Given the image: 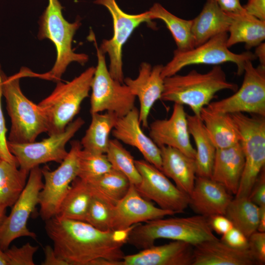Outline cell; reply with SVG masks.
<instances>
[{
    "label": "cell",
    "mask_w": 265,
    "mask_h": 265,
    "mask_svg": "<svg viewBox=\"0 0 265 265\" xmlns=\"http://www.w3.org/2000/svg\"><path fill=\"white\" fill-rule=\"evenodd\" d=\"M136 225L103 231L84 221L53 217L45 220V229L55 253L68 265H118L125 256L122 246Z\"/></svg>",
    "instance_id": "1"
},
{
    "label": "cell",
    "mask_w": 265,
    "mask_h": 265,
    "mask_svg": "<svg viewBox=\"0 0 265 265\" xmlns=\"http://www.w3.org/2000/svg\"><path fill=\"white\" fill-rule=\"evenodd\" d=\"M237 84L229 81L222 67L214 65L209 72L193 70L186 75L175 74L164 78L161 100L188 106L193 114L200 117L202 109L208 106L219 91H236Z\"/></svg>",
    "instance_id": "2"
},
{
    "label": "cell",
    "mask_w": 265,
    "mask_h": 265,
    "mask_svg": "<svg viewBox=\"0 0 265 265\" xmlns=\"http://www.w3.org/2000/svg\"><path fill=\"white\" fill-rule=\"evenodd\" d=\"M160 218L137 224L131 231L127 243L139 249L154 245L159 238L184 241L193 246L218 239L213 233L208 218L199 214L186 217Z\"/></svg>",
    "instance_id": "3"
},
{
    "label": "cell",
    "mask_w": 265,
    "mask_h": 265,
    "mask_svg": "<svg viewBox=\"0 0 265 265\" xmlns=\"http://www.w3.org/2000/svg\"><path fill=\"white\" fill-rule=\"evenodd\" d=\"M59 0H48V4L39 22L37 37L40 40L48 39L55 46L56 58L49 72L38 74V77L55 81L60 80L67 67L76 62L82 65L88 60L85 53H75L72 47L74 36L81 25L80 19L70 23L64 18Z\"/></svg>",
    "instance_id": "4"
},
{
    "label": "cell",
    "mask_w": 265,
    "mask_h": 265,
    "mask_svg": "<svg viewBox=\"0 0 265 265\" xmlns=\"http://www.w3.org/2000/svg\"><path fill=\"white\" fill-rule=\"evenodd\" d=\"M22 77H25L23 69L10 77L4 74L2 83V95L11 122L7 141L15 143L34 142L39 134L48 130L47 120L41 107L27 99L21 89Z\"/></svg>",
    "instance_id": "5"
},
{
    "label": "cell",
    "mask_w": 265,
    "mask_h": 265,
    "mask_svg": "<svg viewBox=\"0 0 265 265\" xmlns=\"http://www.w3.org/2000/svg\"><path fill=\"white\" fill-rule=\"evenodd\" d=\"M95 71L91 66L69 82L57 81L51 94L38 104L47 118L49 136L64 132L78 113L89 96Z\"/></svg>",
    "instance_id": "6"
},
{
    "label": "cell",
    "mask_w": 265,
    "mask_h": 265,
    "mask_svg": "<svg viewBox=\"0 0 265 265\" xmlns=\"http://www.w3.org/2000/svg\"><path fill=\"white\" fill-rule=\"evenodd\" d=\"M240 137L244 166L236 197H248L265 165V116L231 114Z\"/></svg>",
    "instance_id": "7"
},
{
    "label": "cell",
    "mask_w": 265,
    "mask_h": 265,
    "mask_svg": "<svg viewBox=\"0 0 265 265\" xmlns=\"http://www.w3.org/2000/svg\"><path fill=\"white\" fill-rule=\"evenodd\" d=\"M228 36V32L221 33L190 50H175L172 59L163 66L161 77L164 79L173 76L183 68L191 65H219L225 62L235 63L237 66V74L241 75L245 63L257 58L249 51L240 53L231 52L227 45Z\"/></svg>",
    "instance_id": "8"
},
{
    "label": "cell",
    "mask_w": 265,
    "mask_h": 265,
    "mask_svg": "<svg viewBox=\"0 0 265 265\" xmlns=\"http://www.w3.org/2000/svg\"><path fill=\"white\" fill-rule=\"evenodd\" d=\"M93 38L97 52V64L91 86L90 113L106 111L121 117L134 107L136 97L124 83L111 76L105 54L100 50L95 37Z\"/></svg>",
    "instance_id": "9"
},
{
    "label": "cell",
    "mask_w": 265,
    "mask_h": 265,
    "mask_svg": "<svg viewBox=\"0 0 265 265\" xmlns=\"http://www.w3.org/2000/svg\"><path fill=\"white\" fill-rule=\"evenodd\" d=\"M82 148L80 141L71 142V149L67 156L55 170L51 171L45 166L41 169L44 186L39 193V213L44 220L54 217L71 187L78 177V155Z\"/></svg>",
    "instance_id": "10"
},
{
    "label": "cell",
    "mask_w": 265,
    "mask_h": 265,
    "mask_svg": "<svg viewBox=\"0 0 265 265\" xmlns=\"http://www.w3.org/2000/svg\"><path fill=\"white\" fill-rule=\"evenodd\" d=\"M81 117L72 121L61 133L50 135L41 141L15 143L7 141L10 153L16 158L20 169L29 172L32 168L50 161L61 163L68 154L67 143L83 125Z\"/></svg>",
    "instance_id": "11"
},
{
    "label": "cell",
    "mask_w": 265,
    "mask_h": 265,
    "mask_svg": "<svg viewBox=\"0 0 265 265\" xmlns=\"http://www.w3.org/2000/svg\"><path fill=\"white\" fill-rule=\"evenodd\" d=\"M240 87L226 98L211 102L207 106L216 112L234 114L248 113L265 116V67H255L252 61L245 64Z\"/></svg>",
    "instance_id": "12"
},
{
    "label": "cell",
    "mask_w": 265,
    "mask_h": 265,
    "mask_svg": "<svg viewBox=\"0 0 265 265\" xmlns=\"http://www.w3.org/2000/svg\"><path fill=\"white\" fill-rule=\"evenodd\" d=\"M96 4L106 7L109 12L113 22V33L109 39L104 40L99 47L109 58L108 71L115 80L124 83L122 50L134 30L143 23H150L152 20L148 11L137 14L124 12L116 0H95Z\"/></svg>",
    "instance_id": "13"
},
{
    "label": "cell",
    "mask_w": 265,
    "mask_h": 265,
    "mask_svg": "<svg viewBox=\"0 0 265 265\" xmlns=\"http://www.w3.org/2000/svg\"><path fill=\"white\" fill-rule=\"evenodd\" d=\"M43 186L41 168H32L24 189L0 227V245L3 250L17 238L27 237L36 239V235L28 229L27 223L39 204V193Z\"/></svg>",
    "instance_id": "14"
},
{
    "label": "cell",
    "mask_w": 265,
    "mask_h": 265,
    "mask_svg": "<svg viewBox=\"0 0 265 265\" xmlns=\"http://www.w3.org/2000/svg\"><path fill=\"white\" fill-rule=\"evenodd\" d=\"M135 164L141 178L139 184L135 187L142 197L175 214L185 211L189 205L188 195L179 189L159 169L145 159L135 160Z\"/></svg>",
    "instance_id": "15"
},
{
    "label": "cell",
    "mask_w": 265,
    "mask_h": 265,
    "mask_svg": "<svg viewBox=\"0 0 265 265\" xmlns=\"http://www.w3.org/2000/svg\"><path fill=\"white\" fill-rule=\"evenodd\" d=\"M149 128L150 137L159 148L171 147L195 159L196 151L190 142L184 106L174 104L168 119L156 120L150 124Z\"/></svg>",
    "instance_id": "16"
},
{
    "label": "cell",
    "mask_w": 265,
    "mask_h": 265,
    "mask_svg": "<svg viewBox=\"0 0 265 265\" xmlns=\"http://www.w3.org/2000/svg\"><path fill=\"white\" fill-rule=\"evenodd\" d=\"M175 213L155 206L142 197L131 184L126 194L114 207L112 230L126 229L132 226L164 218Z\"/></svg>",
    "instance_id": "17"
},
{
    "label": "cell",
    "mask_w": 265,
    "mask_h": 265,
    "mask_svg": "<svg viewBox=\"0 0 265 265\" xmlns=\"http://www.w3.org/2000/svg\"><path fill=\"white\" fill-rule=\"evenodd\" d=\"M163 66L161 64L152 66L143 62L140 65L135 79L127 77L124 80V83L139 100V119L144 128L148 127V117L152 107L157 101L161 99L164 83L161 75Z\"/></svg>",
    "instance_id": "18"
},
{
    "label": "cell",
    "mask_w": 265,
    "mask_h": 265,
    "mask_svg": "<svg viewBox=\"0 0 265 265\" xmlns=\"http://www.w3.org/2000/svg\"><path fill=\"white\" fill-rule=\"evenodd\" d=\"M140 125L139 110L134 106L127 114L117 118L112 134L115 139L136 148L145 160L161 171L160 148L144 133Z\"/></svg>",
    "instance_id": "19"
},
{
    "label": "cell",
    "mask_w": 265,
    "mask_h": 265,
    "mask_svg": "<svg viewBox=\"0 0 265 265\" xmlns=\"http://www.w3.org/2000/svg\"><path fill=\"white\" fill-rule=\"evenodd\" d=\"M193 248L191 244L178 240L154 245L137 253L125 255L118 265H191Z\"/></svg>",
    "instance_id": "20"
},
{
    "label": "cell",
    "mask_w": 265,
    "mask_h": 265,
    "mask_svg": "<svg viewBox=\"0 0 265 265\" xmlns=\"http://www.w3.org/2000/svg\"><path fill=\"white\" fill-rule=\"evenodd\" d=\"M232 199L231 193L220 184L210 178L196 176L189 205L197 214L209 217L225 215Z\"/></svg>",
    "instance_id": "21"
},
{
    "label": "cell",
    "mask_w": 265,
    "mask_h": 265,
    "mask_svg": "<svg viewBox=\"0 0 265 265\" xmlns=\"http://www.w3.org/2000/svg\"><path fill=\"white\" fill-rule=\"evenodd\" d=\"M253 265L258 264L249 248H234L218 239L193 246L191 265Z\"/></svg>",
    "instance_id": "22"
},
{
    "label": "cell",
    "mask_w": 265,
    "mask_h": 265,
    "mask_svg": "<svg viewBox=\"0 0 265 265\" xmlns=\"http://www.w3.org/2000/svg\"><path fill=\"white\" fill-rule=\"evenodd\" d=\"M244 166V157L240 142L233 146L216 149L211 179L236 195Z\"/></svg>",
    "instance_id": "23"
},
{
    "label": "cell",
    "mask_w": 265,
    "mask_h": 265,
    "mask_svg": "<svg viewBox=\"0 0 265 265\" xmlns=\"http://www.w3.org/2000/svg\"><path fill=\"white\" fill-rule=\"evenodd\" d=\"M159 148L161 171L174 181L179 189L189 196L196 178L195 159L171 147L163 146Z\"/></svg>",
    "instance_id": "24"
},
{
    "label": "cell",
    "mask_w": 265,
    "mask_h": 265,
    "mask_svg": "<svg viewBox=\"0 0 265 265\" xmlns=\"http://www.w3.org/2000/svg\"><path fill=\"white\" fill-rule=\"evenodd\" d=\"M231 21V14L223 11L216 0H207L201 12L192 20L194 47L218 34L228 32Z\"/></svg>",
    "instance_id": "25"
},
{
    "label": "cell",
    "mask_w": 265,
    "mask_h": 265,
    "mask_svg": "<svg viewBox=\"0 0 265 265\" xmlns=\"http://www.w3.org/2000/svg\"><path fill=\"white\" fill-rule=\"evenodd\" d=\"M200 117L216 149L228 148L240 142V135L230 114L216 112L205 106Z\"/></svg>",
    "instance_id": "26"
},
{
    "label": "cell",
    "mask_w": 265,
    "mask_h": 265,
    "mask_svg": "<svg viewBox=\"0 0 265 265\" xmlns=\"http://www.w3.org/2000/svg\"><path fill=\"white\" fill-rule=\"evenodd\" d=\"M230 14L232 21L227 41L229 48L236 44L244 43L245 49L249 50L263 42L265 39V21L246 12Z\"/></svg>",
    "instance_id": "27"
},
{
    "label": "cell",
    "mask_w": 265,
    "mask_h": 265,
    "mask_svg": "<svg viewBox=\"0 0 265 265\" xmlns=\"http://www.w3.org/2000/svg\"><path fill=\"white\" fill-rule=\"evenodd\" d=\"M190 135L196 146V176L211 178L216 148L210 139L200 117L187 115Z\"/></svg>",
    "instance_id": "28"
},
{
    "label": "cell",
    "mask_w": 265,
    "mask_h": 265,
    "mask_svg": "<svg viewBox=\"0 0 265 265\" xmlns=\"http://www.w3.org/2000/svg\"><path fill=\"white\" fill-rule=\"evenodd\" d=\"M91 114V123L80 141V144L86 150L106 154L109 145V134L118 117L108 111Z\"/></svg>",
    "instance_id": "29"
},
{
    "label": "cell",
    "mask_w": 265,
    "mask_h": 265,
    "mask_svg": "<svg viewBox=\"0 0 265 265\" xmlns=\"http://www.w3.org/2000/svg\"><path fill=\"white\" fill-rule=\"evenodd\" d=\"M93 197L87 183L77 177L54 217L84 221Z\"/></svg>",
    "instance_id": "30"
},
{
    "label": "cell",
    "mask_w": 265,
    "mask_h": 265,
    "mask_svg": "<svg viewBox=\"0 0 265 265\" xmlns=\"http://www.w3.org/2000/svg\"><path fill=\"white\" fill-rule=\"evenodd\" d=\"M86 183L93 196L113 206L126 194L131 185L125 175L113 168L97 179Z\"/></svg>",
    "instance_id": "31"
},
{
    "label": "cell",
    "mask_w": 265,
    "mask_h": 265,
    "mask_svg": "<svg viewBox=\"0 0 265 265\" xmlns=\"http://www.w3.org/2000/svg\"><path fill=\"white\" fill-rule=\"evenodd\" d=\"M148 11L152 20L159 19L165 23L176 43V50L186 51L194 48L192 20H186L174 15L159 3H154Z\"/></svg>",
    "instance_id": "32"
},
{
    "label": "cell",
    "mask_w": 265,
    "mask_h": 265,
    "mask_svg": "<svg viewBox=\"0 0 265 265\" xmlns=\"http://www.w3.org/2000/svg\"><path fill=\"white\" fill-rule=\"evenodd\" d=\"M0 160V206L12 207L24 189L29 172Z\"/></svg>",
    "instance_id": "33"
},
{
    "label": "cell",
    "mask_w": 265,
    "mask_h": 265,
    "mask_svg": "<svg viewBox=\"0 0 265 265\" xmlns=\"http://www.w3.org/2000/svg\"><path fill=\"white\" fill-rule=\"evenodd\" d=\"M260 207L248 197H235L229 203L225 215L233 226L248 238L257 230Z\"/></svg>",
    "instance_id": "34"
},
{
    "label": "cell",
    "mask_w": 265,
    "mask_h": 265,
    "mask_svg": "<svg viewBox=\"0 0 265 265\" xmlns=\"http://www.w3.org/2000/svg\"><path fill=\"white\" fill-rule=\"evenodd\" d=\"M106 155L113 169L125 175L131 184L135 186L139 184L141 178L135 160L118 140L110 139Z\"/></svg>",
    "instance_id": "35"
},
{
    "label": "cell",
    "mask_w": 265,
    "mask_h": 265,
    "mask_svg": "<svg viewBox=\"0 0 265 265\" xmlns=\"http://www.w3.org/2000/svg\"><path fill=\"white\" fill-rule=\"evenodd\" d=\"M78 177L86 182L93 181L112 169L105 154L90 152L82 148L78 155Z\"/></svg>",
    "instance_id": "36"
},
{
    "label": "cell",
    "mask_w": 265,
    "mask_h": 265,
    "mask_svg": "<svg viewBox=\"0 0 265 265\" xmlns=\"http://www.w3.org/2000/svg\"><path fill=\"white\" fill-rule=\"evenodd\" d=\"M114 207L109 203L93 196L84 222L103 231L112 230Z\"/></svg>",
    "instance_id": "37"
},
{
    "label": "cell",
    "mask_w": 265,
    "mask_h": 265,
    "mask_svg": "<svg viewBox=\"0 0 265 265\" xmlns=\"http://www.w3.org/2000/svg\"><path fill=\"white\" fill-rule=\"evenodd\" d=\"M38 249V246H33L27 242L21 247L15 245L5 250L8 265H34L33 256Z\"/></svg>",
    "instance_id": "38"
},
{
    "label": "cell",
    "mask_w": 265,
    "mask_h": 265,
    "mask_svg": "<svg viewBox=\"0 0 265 265\" xmlns=\"http://www.w3.org/2000/svg\"><path fill=\"white\" fill-rule=\"evenodd\" d=\"M4 74L0 63V158L1 159L18 166V163L16 158L8 149L7 144V140L6 138L7 129L1 105V98L2 96V83Z\"/></svg>",
    "instance_id": "39"
},
{
    "label": "cell",
    "mask_w": 265,
    "mask_h": 265,
    "mask_svg": "<svg viewBox=\"0 0 265 265\" xmlns=\"http://www.w3.org/2000/svg\"><path fill=\"white\" fill-rule=\"evenodd\" d=\"M248 248L258 265L265 264V232L258 231L248 238Z\"/></svg>",
    "instance_id": "40"
},
{
    "label": "cell",
    "mask_w": 265,
    "mask_h": 265,
    "mask_svg": "<svg viewBox=\"0 0 265 265\" xmlns=\"http://www.w3.org/2000/svg\"><path fill=\"white\" fill-rule=\"evenodd\" d=\"M220 240L234 248L240 249L248 248V238L234 227L222 235Z\"/></svg>",
    "instance_id": "41"
},
{
    "label": "cell",
    "mask_w": 265,
    "mask_h": 265,
    "mask_svg": "<svg viewBox=\"0 0 265 265\" xmlns=\"http://www.w3.org/2000/svg\"><path fill=\"white\" fill-rule=\"evenodd\" d=\"M249 199L259 207L265 206V172L263 169L254 184Z\"/></svg>",
    "instance_id": "42"
},
{
    "label": "cell",
    "mask_w": 265,
    "mask_h": 265,
    "mask_svg": "<svg viewBox=\"0 0 265 265\" xmlns=\"http://www.w3.org/2000/svg\"><path fill=\"white\" fill-rule=\"evenodd\" d=\"M208 218L211 229L218 234L222 235L234 227L232 222L225 215L216 214Z\"/></svg>",
    "instance_id": "43"
},
{
    "label": "cell",
    "mask_w": 265,
    "mask_h": 265,
    "mask_svg": "<svg viewBox=\"0 0 265 265\" xmlns=\"http://www.w3.org/2000/svg\"><path fill=\"white\" fill-rule=\"evenodd\" d=\"M242 6L247 14L265 21V0H247Z\"/></svg>",
    "instance_id": "44"
},
{
    "label": "cell",
    "mask_w": 265,
    "mask_h": 265,
    "mask_svg": "<svg viewBox=\"0 0 265 265\" xmlns=\"http://www.w3.org/2000/svg\"><path fill=\"white\" fill-rule=\"evenodd\" d=\"M220 8L229 14H239L245 12L240 0H216Z\"/></svg>",
    "instance_id": "45"
},
{
    "label": "cell",
    "mask_w": 265,
    "mask_h": 265,
    "mask_svg": "<svg viewBox=\"0 0 265 265\" xmlns=\"http://www.w3.org/2000/svg\"><path fill=\"white\" fill-rule=\"evenodd\" d=\"M45 258L42 265H68L67 263L57 256L53 247L46 245L44 248Z\"/></svg>",
    "instance_id": "46"
},
{
    "label": "cell",
    "mask_w": 265,
    "mask_h": 265,
    "mask_svg": "<svg viewBox=\"0 0 265 265\" xmlns=\"http://www.w3.org/2000/svg\"><path fill=\"white\" fill-rule=\"evenodd\" d=\"M254 54L256 58H258L260 65L265 67V43L262 42L256 47Z\"/></svg>",
    "instance_id": "47"
},
{
    "label": "cell",
    "mask_w": 265,
    "mask_h": 265,
    "mask_svg": "<svg viewBox=\"0 0 265 265\" xmlns=\"http://www.w3.org/2000/svg\"><path fill=\"white\" fill-rule=\"evenodd\" d=\"M259 207V216L257 231L260 232H265V206Z\"/></svg>",
    "instance_id": "48"
},
{
    "label": "cell",
    "mask_w": 265,
    "mask_h": 265,
    "mask_svg": "<svg viewBox=\"0 0 265 265\" xmlns=\"http://www.w3.org/2000/svg\"><path fill=\"white\" fill-rule=\"evenodd\" d=\"M0 265H8V260L5 251L0 245Z\"/></svg>",
    "instance_id": "49"
},
{
    "label": "cell",
    "mask_w": 265,
    "mask_h": 265,
    "mask_svg": "<svg viewBox=\"0 0 265 265\" xmlns=\"http://www.w3.org/2000/svg\"><path fill=\"white\" fill-rule=\"evenodd\" d=\"M6 208L0 206V227L5 218Z\"/></svg>",
    "instance_id": "50"
},
{
    "label": "cell",
    "mask_w": 265,
    "mask_h": 265,
    "mask_svg": "<svg viewBox=\"0 0 265 265\" xmlns=\"http://www.w3.org/2000/svg\"></svg>",
    "instance_id": "51"
}]
</instances>
